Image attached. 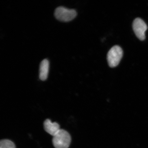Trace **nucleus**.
<instances>
[{
	"label": "nucleus",
	"mask_w": 148,
	"mask_h": 148,
	"mask_svg": "<svg viewBox=\"0 0 148 148\" xmlns=\"http://www.w3.org/2000/svg\"><path fill=\"white\" fill-rule=\"evenodd\" d=\"M71 137L67 131L60 129L53 136L52 142L55 148H68L71 142Z\"/></svg>",
	"instance_id": "f257e3e1"
},
{
	"label": "nucleus",
	"mask_w": 148,
	"mask_h": 148,
	"mask_svg": "<svg viewBox=\"0 0 148 148\" xmlns=\"http://www.w3.org/2000/svg\"><path fill=\"white\" fill-rule=\"evenodd\" d=\"M54 15L55 18L59 21L67 22L75 18L77 15V13L74 9L60 6L55 9Z\"/></svg>",
	"instance_id": "f03ea898"
},
{
	"label": "nucleus",
	"mask_w": 148,
	"mask_h": 148,
	"mask_svg": "<svg viewBox=\"0 0 148 148\" xmlns=\"http://www.w3.org/2000/svg\"><path fill=\"white\" fill-rule=\"evenodd\" d=\"M123 50L119 46L116 45L111 48L107 55L109 66L111 68L116 67L119 64L123 57Z\"/></svg>",
	"instance_id": "7ed1b4c3"
},
{
	"label": "nucleus",
	"mask_w": 148,
	"mask_h": 148,
	"mask_svg": "<svg viewBox=\"0 0 148 148\" xmlns=\"http://www.w3.org/2000/svg\"><path fill=\"white\" fill-rule=\"evenodd\" d=\"M132 26L135 34L139 39L142 41L145 40V33L148 29L145 22L140 18H136L133 22Z\"/></svg>",
	"instance_id": "20e7f679"
},
{
	"label": "nucleus",
	"mask_w": 148,
	"mask_h": 148,
	"mask_svg": "<svg viewBox=\"0 0 148 148\" xmlns=\"http://www.w3.org/2000/svg\"><path fill=\"white\" fill-rule=\"evenodd\" d=\"M44 128L48 134L54 136L60 130V125L56 122L52 123L49 119L46 120L44 123Z\"/></svg>",
	"instance_id": "39448f33"
},
{
	"label": "nucleus",
	"mask_w": 148,
	"mask_h": 148,
	"mask_svg": "<svg viewBox=\"0 0 148 148\" xmlns=\"http://www.w3.org/2000/svg\"><path fill=\"white\" fill-rule=\"evenodd\" d=\"M49 70V62L47 59L42 61L40 66L39 77L42 81H45L47 79Z\"/></svg>",
	"instance_id": "423d86ee"
},
{
	"label": "nucleus",
	"mask_w": 148,
	"mask_h": 148,
	"mask_svg": "<svg viewBox=\"0 0 148 148\" xmlns=\"http://www.w3.org/2000/svg\"><path fill=\"white\" fill-rule=\"evenodd\" d=\"M0 148H16L14 144L8 140H1L0 142Z\"/></svg>",
	"instance_id": "0eeeda50"
}]
</instances>
